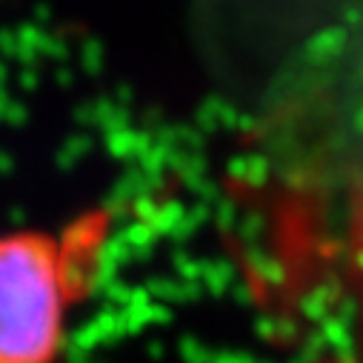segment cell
Listing matches in <instances>:
<instances>
[{
    "label": "cell",
    "instance_id": "obj_1",
    "mask_svg": "<svg viewBox=\"0 0 363 363\" xmlns=\"http://www.w3.org/2000/svg\"><path fill=\"white\" fill-rule=\"evenodd\" d=\"M109 240V215L0 235V363H55Z\"/></svg>",
    "mask_w": 363,
    "mask_h": 363
}]
</instances>
